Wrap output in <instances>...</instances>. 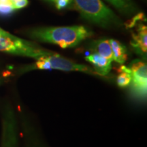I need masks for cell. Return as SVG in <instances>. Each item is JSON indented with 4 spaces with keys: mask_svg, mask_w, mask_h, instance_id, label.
I'll use <instances>...</instances> for the list:
<instances>
[{
    "mask_svg": "<svg viewBox=\"0 0 147 147\" xmlns=\"http://www.w3.org/2000/svg\"><path fill=\"white\" fill-rule=\"evenodd\" d=\"M92 36L93 32L82 25L39 27L29 32V36L34 40L54 44L62 49L76 47Z\"/></svg>",
    "mask_w": 147,
    "mask_h": 147,
    "instance_id": "6da1fadb",
    "label": "cell"
},
{
    "mask_svg": "<svg viewBox=\"0 0 147 147\" xmlns=\"http://www.w3.org/2000/svg\"><path fill=\"white\" fill-rule=\"evenodd\" d=\"M83 17L102 27L118 25L119 19L102 0H74Z\"/></svg>",
    "mask_w": 147,
    "mask_h": 147,
    "instance_id": "7a4b0ae2",
    "label": "cell"
},
{
    "mask_svg": "<svg viewBox=\"0 0 147 147\" xmlns=\"http://www.w3.org/2000/svg\"><path fill=\"white\" fill-rule=\"evenodd\" d=\"M0 51L28 57L36 59V60L42 57L49 56L56 53L46 50L33 42L17 38L13 35L11 36L0 35Z\"/></svg>",
    "mask_w": 147,
    "mask_h": 147,
    "instance_id": "3957f363",
    "label": "cell"
},
{
    "mask_svg": "<svg viewBox=\"0 0 147 147\" xmlns=\"http://www.w3.org/2000/svg\"><path fill=\"white\" fill-rule=\"evenodd\" d=\"M33 69H58L64 71H78L89 74L97 75L92 67L89 66L75 63L68 59L61 57L57 53L49 56L42 57L37 59Z\"/></svg>",
    "mask_w": 147,
    "mask_h": 147,
    "instance_id": "277c9868",
    "label": "cell"
},
{
    "mask_svg": "<svg viewBox=\"0 0 147 147\" xmlns=\"http://www.w3.org/2000/svg\"><path fill=\"white\" fill-rule=\"evenodd\" d=\"M1 147H18L16 121L10 106H7L3 112Z\"/></svg>",
    "mask_w": 147,
    "mask_h": 147,
    "instance_id": "5b68a950",
    "label": "cell"
},
{
    "mask_svg": "<svg viewBox=\"0 0 147 147\" xmlns=\"http://www.w3.org/2000/svg\"><path fill=\"white\" fill-rule=\"evenodd\" d=\"M129 68L131 75V87L135 94L144 98L147 91V65L146 62L136 59Z\"/></svg>",
    "mask_w": 147,
    "mask_h": 147,
    "instance_id": "8992f818",
    "label": "cell"
},
{
    "mask_svg": "<svg viewBox=\"0 0 147 147\" xmlns=\"http://www.w3.org/2000/svg\"><path fill=\"white\" fill-rule=\"evenodd\" d=\"M85 60L93 65V69L97 75L105 76L110 73L112 69L113 61L101 56L99 54L93 53L85 57Z\"/></svg>",
    "mask_w": 147,
    "mask_h": 147,
    "instance_id": "52a82bcc",
    "label": "cell"
},
{
    "mask_svg": "<svg viewBox=\"0 0 147 147\" xmlns=\"http://www.w3.org/2000/svg\"><path fill=\"white\" fill-rule=\"evenodd\" d=\"M131 45L139 54L146 56L147 52V28L144 24H140L136 32L132 34Z\"/></svg>",
    "mask_w": 147,
    "mask_h": 147,
    "instance_id": "ba28073f",
    "label": "cell"
},
{
    "mask_svg": "<svg viewBox=\"0 0 147 147\" xmlns=\"http://www.w3.org/2000/svg\"><path fill=\"white\" fill-rule=\"evenodd\" d=\"M109 42L113 51V61L119 64H123L128 57L126 47L118 40L110 39Z\"/></svg>",
    "mask_w": 147,
    "mask_h": 147,
    "instance_id": "9c48e42d",
    "label": "cell"
},
{
    "mask_svg": "<svg viewBox=\"0 0 147 147\" xmlns=\"http://www.w3.org/2000/svg\"><path fill=\"white\" fill-rule=\"evenodd\" d=\"M92 50L93 53H97L104 57L113 61V51H112L109 40H98L94 42Z\"/></svg>",
    "mask_w": 147,
    "mask_h": 147,
    "instance_id": "30bf717a",
    "label": "cell"
},
{
    "mask_svg": "<svg viewBox=\"0 0 147 147\" xmlns=\"http://www.w3.org/2000/svg\"><path fill=\"white\" fill-rule=\"evenodd\" d=\"M131 81V71L129 67L122 65L119 69V75L117 76V85L121 88H126L129 85Z\"/></svg>",
    "mask_w": 147,
    "mask_h": 147,
    "instance_id": "8fae6325",
    "label": "cell"
},
{
    "mask_svg": "<svg viewBox=\"0 0 147 147\" xmlns=\"http://www.w3.org/2000/svg\"><path fill=\"white\" fill-rule=\"evenodd\" d=\"M106 1L124 13L129 14L133 11L132 6L129 4L128 0H106Z\"/></svg>",
    "mask_w": 147,
    "mask_h": 147,
    "instance_id": "7c38bea8",
    "label": "cell"
},
{
    "mask_svg": "<svg viewBox=\"0 0 147 147\" xmlns=\"http://www.w3.org/2000/svg\"><path fill=\"white\" fill-rule=\"evenodd\" d=\"M13 7L9 3L0 2V14L1 15H8L14 11Z\"/></svg>",
    "mask_w": 147,
    "mask_h": 147,
    "instance_id": "4fadbf2b",
    "label": "cell"
},
{
    "mask_svg": "<svg viewBox=\"0 0 147 147\" xmlns=\"http://www.w3.org/2000/svg\"><path fill=\"white\" fill-rule=\"evenodd\" d=\"M8 2L16 10L27 6L28 4V0H8Z\"/></svg>",
    "mask_w": 147,
    "mask_h": 147,
    "instance_id": "5bb4252c",
    "label": "cell"
},
{
    "mask_svg": "<svg viewBox=\"0 0 147 147\" xmlns=\"http://www.w3.org/2000/svg\"><path fill=\"white\" fill-rule=\"evenodd\" d=\"M70 2L71 0H55V3L57 8L61 10V9L65 8Z\"/></svg>",
    "mask_w": 147,
    "mask_h": 147,
    "instance_id": "9a60e30c",
    "label": "cell"
},
{
    "mask_svg": "<svg viewBox=\"0 0 147 147\" xmlns=\"http://www.w3.org/2000/svg\"><path fill=\"white\" fill-rule=\"evenodd\" d=\"M27 147H40L38 146V144H36V142L35 141H30V139L29 140L28 145H27Z\"/></svg>",
    "mask_w": 147,
    "mask_h": 147,
    "instance_id": "2e32d148",
    "label": "cell"
},
{
    "mask_svg": "<svg viewBox=\"0 0 147 147\" xmlns=\"http://www.w3.org/2000/svg\"><path fill=\"white\" fill-rule=\"evenodd\" d=\"M0 35H1V36H12V35L10 34V33L5 32V31H4L3 29H2L1 28H0Z\"/></svg>",
    "mask_w": 147,
    "mask_h": 147,
    "instance_id": "e0dca14e",
    "label": "cell"
},
{
    "mask_svg": "<svg viewBox=\"0 0 147 147\" xmlns=\"http://www.w3.org/2000/svg\"><path fill=\"white\" fill-rule=\"evenodd\" d=\"M48 1H52V2H54L55 1V0H48Z\"/></svg>",
    "mask_w": 147,
    "mask_h": 147,
    "instance_id": "ac0fdd59",
    "label": "cell"
},
{
    "mask_svg": "<svg viewBox=\"0 0 147 147\" xmlns=\"http://www.w3.org/2000/svg\"><path fill=\"white\" fill-rule=\"evenodd\" d=\"M0 1H1V0H0Z\"/></svg>",
    "mask_w": 147,
    "mask_h": 147,
    "instance_id": "d6986e66",
    "label": "cell"
},
{
    "mask_svg": "<svg viewBox=\"0 0 147 147\" xmlns=\"http://www.w3.org/2000/svg\"><path fill=\"white\" fill-rule=\"evenodd\" d=\"M40 147H41V146H40Z\"/></svg>",
    "mask_w": 147,
    "mask_h": 147,
    "instance_id": "ffe728a7",
    "label": "cell"
}]
</instances>
